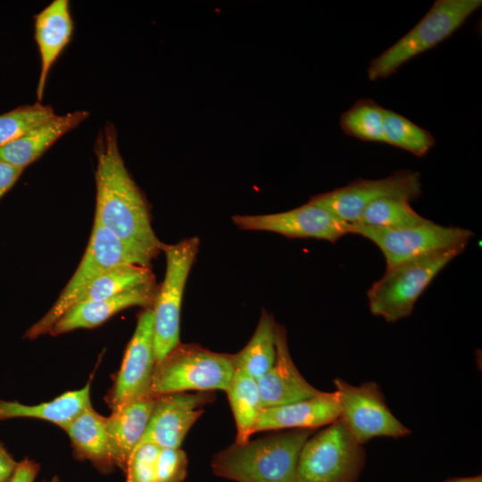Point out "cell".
Returning <instances> with one entry per match:
<instances>
[{"label":"cell","instance_id":"1","mask_svg":"<svg viewBox=\"0 0 482 482\" xmlns=\"http://www.w3.org/2000/svg\"><path fill=\"white\" fill-rule=\"evenodd\" d=\"M94 153L95 220L149 268L165 244L152 228L147 202L125 166L112 122L107 121L98 132Z\"/></svg>","mask_w":482,"mask_h":482},{"label":"cell","instance_id":"2","mask_svg":"<svg viewBox=\"0 0 482 482\" xmlns=\"http://www.w3.org/2000/svg\"><path fill=\"white\" fill-rule=\"evenodd\" d=\"M314 429L282 431L234 443L212 460L213 473L237 482H295L301 449Z\"/></svg>","mask_w":482,"mask_h":482},{"label":"cell","instance_id":"3","mask_svg":"<svg viewBox=\"0 0 482 482\" xmlns=\"http://www.w3.org/2000/svg\"><path fill=\"white\" fill-rule=\"evenodd\" d=\"M481 4V0H436L410 31L370 61L367 69L370 80L386 79L405 62L436 47L462 26Z\"/></svg>","mask_w":482,"mask_h":482},{"label":"cell","instance_id":"4","mask_svg":"<svg viewBox=\"0 0 482 482\" xmlns=\"http://www.w3.org/2000/svg\"><path fill=\"white\" fill-rule=\"evenodd\" d=\"M232 355L179 344L156 363L149 396L179 392L226 391L235 372Z\"/></svg>","mask_w":482,"mask_h":482},{"label":"cell","instance_id":"5","mask_svg":"<svg viewBox=\"0 0 482 482\" xmlns=\"http://www.w3.org/2000/svg\"><path fill=\"white\" fill-rule=\"evenodd\" d=\"M366 453L340 419L312 435L303 445L295 482H356Z\"/></svg>","mask_w":482,"mask_h":482},{"label":"cell","instance_id":"6","mask_svg":"<svg viewBox=\"0 0 482 482\" xmlns=\"http://www.w3.org/2000/svg\"><path fill=\"white\" fill-rule=\"evenodd\" d=\"M462 252H440L386 270L367 292L370 312L388 322L408 317L435 277Z\"/></svg>","mask_w":482,"mask_h":482},{"label":"cell","instance_id":"7","mask_svg":"<svg viewBox=\"0 0 482 482\" xmlns=\"http://www.w3.org/2000/svg\"><path fill=\"white\" fill-rule=\"evenodd\" d=\"M123 264L145 267L113 234L94 220L87 246L77 270L48 312L26 331L25 337L35 339L48 334L58 319L75 304L80 294L96 278Z\"/></svg>","mask_w":482,"mask_h":482},{"label":"cell","instance_id":"8","mask_svg":"<svg viewBox=\"0 0 482 482\" xmlns=\"http://www.w3.org/2000/svg\"><path fill=\"white\" fill-rule=\"evenodd\" d=\"M197 237L165 245L164 279L158 287L153 310L154 349L156 363L180 344L179 320L184 289L199 251Z\"/></svg>","mask_w":482,"mask_h":482},{"label":"cell","instance_id":"9","mask_svg":"<svg viewBox=\"0 0 482 482\" xmlns=\"http://www.w3.org/2000/svg\"><path fill=\"white\" fill-rule=\"evenodd\" d=\"M351 233L368 238L380 249L385 257L386 270L440 252L464 251L473 236L470 229L443 226L429 220L417 226L398 229L351 224Z\"/></svg>","mask_w":482,"mask_h":482},{"label":"cell","instance_id":"10","mask_svg":"<svg viewBox=\"0 0 482 482\" xmlns=\"http://www.w3.org/2000/svg\"><path fill=\"white\" fill-rule=\"evenodd\" d=\"M334 385L340 407L339 419L361 445L375 437L400 438L411 433L390 411L376 382L353 386L337 378Z\"/></svg>","mask_w":482,"mask_h":482},{"label":"cell","instance_id":"11","mask_svg":"<svg viewBox=\"0 0 482 482\" xmlns=\"http://www.w3.org/2000/svg\"><path fill=\"white\" fill-rule=\"evenodd\" d=\"M422 193L420 174L400 170L379 179H357L345 187L312 196L310 201L341 220L357 223L365 208L382 198H403L409 202Z\"/></svg>","mask_w":482,"mask_h":482},{"label":"cell","instance_id":"12","mask_svg":"<svg viewBox=\"0 0 482 482\" xmlns=\"http://www.w3.org/2000/svg\"><path fill=\"white\" fill-rule=\"evenodd\" d=\"M155 365L153 310L149 307L145 308L137 317L121 366L105 397L112 411L149 396Z\"/></svg>","mask_w":482,"mask_h":482},{"label":"cell","instance_id":"13","mask_svg":"<svg viewBox=\"0 0 482 482\" xmlns=\"http://www.w3.org/2000/svg\"><path fill=\"white\" fill-rule=\"evenodd\" d=\"M234 224L244 230L268 231L289 238H316L331 243L351 233V224L309 201L295 209L270 214L235 215Z\"/></svg>","mask_w":482,"mask_h":482},{"label":"cell","instance_id":"14","mask_svg":"<svg viewBox=\"0 0 482 482\" xmlns=\"http://www.w3.org/2000/svg\"><path fill=\"white\" fill-rule=\"evenodd\" d=\"M215 398L212 391L179 392L155 396L145 432L140 441L162 448H179L187 432Z\"/></svg>","mask_w":482,"mask_h":482},{"label":"cell","instance_id":"15","mask_svg":"<svg viewBox=\"0 0 482 482\" xmlns=\"http://www.w3.org/2000/svg\"><path fill=\"white\" fill-rule=\"evenodd\" d=\"M276 357L272 367L256 379L263 408L278 407L317 395L320 391L312 386L294 363L283 326L276 324Z\"/></svg>","mask_w":482,"mask_h":482},{"label":"cell","instance_id":"16","mask_svg":"<svg viewBox=\"0 0 482 482\" xmlns=\"http://www.w3.org/2000/svg\"><path fill=\"white\" fill-rule=\"evenodd\" d=\"M157 290L158 286L153 281L114 296L76 303L58 319L48 334L58 336L78 328H93L121 310L133 306L152 307Z\"/></svg>","mask_w":482,"mask_h":482},{"label":"cell","instance_id":"17","mask_svg":"<svg viewBox=\"0 0 482 482\" xmlns=\"http://www.w3.org/2000/svg\"><path fill=\"white\" fill-rule=\"evenodd\" d=\"M73 30L68 0H54L34 16V37L40 57L37 102L41 103L49 71L69 45Z\"/></svg>","mask_w":482,"mask_h":482},{"label":"cell","instance_id":"18","mask_svg":"<svg viewBox=\"0 0 482 482\" xmlns=\"http://www.w3.org/2000/svg\"><path fill=\"white\" fill-rule=\"evenodd\" d=\"M340 417L337 394L320 391L317 395L288 404L263 409L255 432L327 426Z\"/></svg>","mask_w":482,"mask_h":482},{"label":"cell","instance_id":"19","mask_svg":"<svg viewBox=\"0 0 482 482\" xmlns=\"http://www.w3.org/2000/svg\"><path fill=\"white\" fill-rule=\"evenodd\" d=\"M89 115L86 110L57 114L1 146L0 161L24 170L39 159L62 136L84 122Z\"/></svg>","mask_w":482,"mask_h":482},{"label":"cell","instance_id":"20","mask_svg":"<svg viewBox=\"0 0 482 482\" xmlns=\"http://www.w3.org/2000/svg\"><path fill=\"white\" fill-rule=\"evenodd\" d=\"M155 397L134 401L106 417L108 433L116 467L125 472L129 459L140 443L154 407Z\"/></svg>","mask_w":482,"mask_h":482},{"label":"cell","instance_id":"21","mask_svg":"<svg viewBox=\"0 0 482 482\" xmlns=\"http://www.w3.org/2000/svg\"><path fill=\"white\" fill-rule=\"evenodd\" d=\"M62 429L67 433L76 458L89 461L105 473L116 467L106 430V417L89 407Z\"/></svg>","mask_w":482,"mask_h":482},{"label":"cell","instance_id":"22","mask_svg":"<svg viewBox=\"0 0 482 482\" xmlns=\"http://www.w3.org/2000/svg\"><path fill=\"white\" fill-rule=\"evenodd\" d=\"M91 406L88 382L83 388L65 392L50 402L39 404L27 405L16 401L0 400V420L35 418L63 428Z\"/></svg>","mask_w":482,"mask_h":482},{"label":"cell","instance_id":"23","mask_svg":"<svg viewBox=\"0 0 482 482\" xmlns=\"http://www.w3.org/2000/svg\"><path fill=\"white\" fill-rule=\"evenodd\" d=\"M225 392L237 427L235 443L245 444L255 433L257 422L264 409L257 380L236 370Z\"/></svg>","mask_w":482,"mask_h":482},{"label":"cell","instance_id":"24","mask_svg":"<svg viewBox=\"0 0 482 482\" xmlns=\"http://www.w3.org/2000/svg\"><path fill=\"white\" fill-rule=\"evenodd\" d=\"M276 324L273 317L263 310L249 342L232 355L235 370L258 379L272 367L276 357Z\"/></svg>","mask_w":482,"mask_h":482},{"label":"cell","instance_id":"25","mask_svg":"<svg viewBox=\"0 0 482 482\" xmlns=\"http://www.w3.org/2000/svg\"><path fill=\"white\" fill-rule=\"evenodd\" d=\"M154 281L150 268L135 264L113 267L96 278L78 297L76 303L96 301Z\"/></svg>","mask_w":482,"mask_h":482},{"label":"cell","instance_id":"26","mask_svg":"<svg viewBox=\"0 0 482 482\" xmlns=\"http://www.w3.org/2000/svg\"><path fill=\"white\" fill-rule=\"evenodd\" d=\"M348 136L365 142L385 143L384 108L372 99H360L340 117Z\"/></svg>","mask_w":482,"mask_h":482},{"label":"cell","instance_id":"27","mask_svg":"<svg viewBox=\"0 0 482 482\" xmlns=\"http://www.w3.org/2000/svg\"><path fill=\"white\" fill-rule=\"evenodd\" d=\"M428 219L417 213L408 200L382 198L368 205L357 223L377 229H398L417 226Z\"/></svg>","mask_w":482,"mask_h":482},{"label":"cell","instance_id":"28","mask_svg":"<svg viewBox=\"0 0 482 482\" xmlns=\"http://www.w3.org/2000/svg\"><path fill=\"white\" fill-rule=\"evenodd\" d=\"M384 135L386 144L418 157L425 156L436 143L429 131L388 109H384Z\"/></svg>","mask_w":482,"mask_h":482},{"label":"cell","instance_id":"29","mask_svg":"<svg viewBox=\"0 0 482 482\" xmlns=\"http://www.w3.org/2000/svg\"><path fill=\"white\" fill-rule=\"evenodd\" d=\"M50 104L36 102L0 115V147L56 116Z\"/></svg>","mask_w":482,"mask_h":482},{"label":"cell","instance_id":"30","mask_svg":"<svg viewBox=\"0 0 482 482\" xmlns=\"http://www.w3.org/2000/svg\"><path fill=\"white\" fill-rule=\"evenodd\" d=\"M162 447L151 442L139 443L125 470L126 482H155L156 464Z\"/></svg>","mask_w":482,"mask_h":482},{"label":"cell","instance_id":"31","mask_svg":"<svg viewBox=\"0 0 482 482\" xmlns=\"http://www.w3.org/2000/svg\"><path fill=\"white\" fill-rule=\"evenodd\" d=\"M187 458L180 448H162L156 464L155 482H183Z\"/></svg>","mask_w":482,"mask_h":482},{"label":"cell","instance_id":"32","mask_svg":"<svg viewBox=\"0 0 482 482\" xmlns=\"http://www.w3.org/2000/svg\"><path fill=\"white\" fill-rule=\"evenodd\" d=\"M23 169L0 161V199L14 186Z\"/></svg>","mask_w":482,"mask_h":482},{"label":"cell","instance_id":"33","mask_svg":"<svg viewBox=\"0 0 482 482\" xmlns=\"http://www.w3.org/2000/svg\"><path fill=\"white\" fill-rule=\"evenodd\" d=\"M39 471V465L28 458L18 462V465L8 482H34Z\"/></svg>","mask_w":482,"mask_h":482},{"label":"cell","instance_id":"34","mask_svg":"<svg viewBox=\"0 0 482 482\" xmlns=\"http://www.w3.org/2000/svg\"><path fill=\"white\" fill-rule=\"evenodd\" d=\"M17 465L18 462L0 442V482H8Z\"/></svg>","mask_w":482,"mask_h":482},{"label":"cell","instance_id":"35","mask_svg":"<svg viewBox=\"0 0 482 482\" xmlns=\"http://www.w3.org/2000/svg\"><path fill=\"white\" fill-rule=\"evenodd\" d=\"M443 482H482L481 475L474 477H466V478H448Z\"/></svg>","mask_w":482,"mask_h":482},{"label":"cell","instance_id":"36","mask_svg":"<svg viewBox=\"0 0 482 482\" xmlns=\"http://www.w3.org/2000/svg\"><path fill=\"white\" fill-rule=\"evenodd\" d=\"M50 482H61L60 479L57 477H54L52 478Z\"/></svg>","mask_w":482,"mask_h":482}]
</instances>
